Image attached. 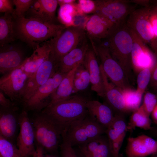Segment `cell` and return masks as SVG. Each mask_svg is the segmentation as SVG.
<instances>
[{"mask_svg":"<svg viewBox=\"0 0 157 157\" xmlns=\"http://www.w3.org/2000/svg\"><path fill=\"white\" fill-rule=\"evenodd\" d=\"M17 38L34 50L40 44L58 35L67 27L63 24L46 23L31 17L15 18Z\"/></svg>","mask_w":157,"mask_h":157,"instance_id":"obj_1","label":"cell"},{"mask_svg":"<svg viewBox=\"0 0 157 157\" xmlns=\"http://www.w3.org/2000/svg\"><path fill=\"white\" fill-rule=\"evenodd\" d=\"M88 98L80 94L48 105L41 111L48 116L62 130L63 133L73 122L86 115Z\"/></svg>","mask_w":157,"mask_h":157,"instance_id":"obj_2","label":"cell"},{"mask_svg":"<svg viewBox=\"0 0 157 157\" xmlns=\"http://www.w3.org/2000/svg\"><path fill=\"white\" fill-rule=\"evenodd\" d=\"M113 58L120 65L129 81L132 79V37L125 24L108 38L106 44Z\"/></svg>","mask_w":157,"mask_h":157,"instance_id":"obj_3","label":"cell"},{"mask_svg":"<svg viewBox=\"0 0 157 157\" xmlns=\"http://www.w3.org/2000/svg\"><path fill=\"white\" fill-rule=\"evenodd\" d=\"M32 124L36 145L50 153L57 152L63 133L61 129L42 112L35 115Z\"/></svg>","mask_w":157,"mask_h":157,"instance_id":"obj_4","label":"cell"},{"mask_svg":"<svg viewBox=\"0 0 157 157\" xmlns=\"http://www.w3.org/2000/svg\"><path fill=\"white\" fill-rule=\"evenodd\" d=\"M85 35L83 28L73 26L67 27L58 35L48 41L50 55L56 64L64 56L85 41Z\"/></svg>","mask_w":157,"mask_h":157,"instance_id":"obj_5","label":"cell"},{"mask_svg":"<svg viewBox=\"0 0 157 157\" xmlns=\"http://www.w3.org/2000/svg\"><path fill=\"white\" fill-rule=\"evenodd\" d=\"M106 129L88 114L72 122L63 134L73 147L105 133Z\"/></svg>","mask_w":157,"mask_h":157,"instance_id":"obj_6","label":"cell"},{"mask_svg":"<svg viewBox=\"0 0 157 157\" xmlns=\"http://www.w3.org/2000/svg\"><path fill=\"white\" fill-rule=\"evenodd\" d=\"M149 6L135 8L128 16L125 24L146 45L149 46L157 58V44L149 17Z\"/></svg>","mask_w":157,"mask_h":157,"instance_id":"obj_7","label":"cell"},{"mask_svg":"<svg viewBox=\"0 0 157 157\" xmlns=\"http://www.w3.org/2000/svg\"><path fill=\"white\" fill-rule=\"evenodd\" d=\"M92 45V48L100 61V65L112 83L120 89L132 88L124 70L113 58L107 45Z\"/></svg>","mask_w":157,"mask_h":157,"instance_id":"obj_8","label":"cell"},{"mask_svg":"<svg viewBox=\"0 0 157 157\" xmlns=\"http://www.w3.org/2000/svg\"><path fill=\"white\" fill-rule=\"evenodd\" d=\"M94 14L99 15L114 24L118 28L125 24V20L135 8L126 0H94Z\"/></svg>","mask_w":157,"mask_h":157,"instance_id":"obj_9","label":"cell"},{"mask_svg":"<svg viewBox=\"0 0 157 157\" xmlns=\"http://www.w3.org/2000/svg\"><path fill=\"white\" fill-rule=\"evenodd\" d=\"M29 78L21 66L3 75L0 78V91L12 101L22 102Z\"/></svg>","mask_w":157,"mask_h":157,"instance_id":"obj_10","label":"cell"},{"mask_svg":"<svg viewBox=\"0 0 157 157\" xmlns=\"http://www.w3.org/2000/svg\"><path fill=\"white\" fill-rule=\"evenodd\" d=\"M67 74L56 72L45 83L39 87L23 103L24 107L28 110L38 111L44 109L50 103L51 95Z\"/></svg>","mask_w":157,"mask_h":157,"instance_id":"obj_11","label":"cell"},{"mask_svg":"<svg viewBox=\"0 0 157 157\" xmlns=\"http://www.w3.org/2000/svg\"><path fill=\"white\" fill-rule=\"evenodd\" d=\"M133 40L131 54L133 70L138 73L146 68H153L157 61L154 53L134 31L130 29Z\"/></svg>","mask_w":157,"mask_h":157,"instance_id":"obj_12","label":"cell"},{"mask_svg":"<svg viewBox=\"0 0 157 157\" xmlns=\"http://www.w3.org/2000/svg\"><path fill=\"white\" fill-rule=\"evenodd\" d=\"M56 64L50 54L34 74L28 78L22 101L23 103L52 76L56 72Z\"/></svg>","mask_w":157,"mask_h":157,"instance_id":"obj_13","label":"cell"},{"mask_svg":"<svg viewBox=\"0 0 157 157\" xmlns=\"http://www.w3.org/2000/svg\"><path fill=\"white\" fill-rule=\"evenodd\" d=\"M20 131L16 139L17 146L26 157H31L35 149L34 128L26 110L22 111L19 115Z\"/></svg>","mask_w":157,"mask_h":157,"instance_id":"obj_14","label":"cell"},{"mask_svg":"<svg viewBox=\"0 0 157 157\" xmlns=\"http://www.w3.org/2000/svg\"><path fill=\"white\" fill-rule=\"evenodd\" d=\"M76 146V151H75L79 157H113L106 134L101 135Z\"/></svg>","mask_w":157,"mask_h":157,"instance_id":"obj_15","label":"cell"},{"mask_svg":"<svg viewBox=\"0 0 157 157\" xmlns=\"http://www.w3.org/2000/svg\"><path fill=\"white\" fill-rule=\"evenodd\" d=\"M117 29L111 21L97 14L89 17L84 28L91 42L108 38Z\"/></svg>","mask_w":157,"mask_h":157,"instance_id":"obj_16","label":"cell"},{"mask_svg":"<svg viewBox=\"0 0 157 157\" xmlns=\"http://www.w3.org/2000/svg\"><path fill=\"white\" fill-rule=\"evenodd\" d=\"M127 157H146L157 154V140L145 135L128 138L125 149Z\"/></svg>","mask_w":157,"mask_h":157,"instance_id":"obj_17","label":"cell"},{"mask_svg":"<svg viewBox=\"0 0 157 157\" xmlns=\"http://www.w3.org/2000/svg\"><path fill=\"white\" fill-rule=\"evenodd\" d=\"M100 67L104 89L103 98L105 99L107 104L112 109L115 114L124 115L129 113L121 91L113 83L109 82L101 65Z\"/></svg>","mask_w":157,"mask_h":157,"instance_id":"obj_18","label":"cell"},{"mask_svg":"<svg viewBox=\"0 0 157 157\" xmlns=\"http://www.w3.org/2000/svg\"><path fill=\"white\" fill-rule=\"evenodd\" d=\"M26 58L20 48L8 44L1 47L0 73L3 75L21 67Z\"/></svg>","mask_w":157,"mask_h":157,"instance_id":"obj_19","label":"cell"},{"mask_svg":"<svg viewBox=\"0 0 157 157\" xmlns=\"http://www.w3.org/2000/svg\"><path fill=\"white\" fill-rule=\"evenodd\" d=\"M18 107L15 108H0V135L13 142L19 125Z\"/></svg>","mask_w":157,"mask_h":157,"instance_id":"obj_20","label":"cell"},{"mask_svg":"<svg viewBox=\"0 0 157 157\" xmlns=\"http://www.w3.org/2000/svg\"><path fill=\"white\" fill-rule=\"evenodd\" d=\"M83 64L90 76L91 90L99 96L103 97L104 89L101 72L97 59L96 54L93 48L88 49Z\"/></svg>","mask_w":157,"mask_h":157,"instance_id":"obj_21","label":"cell"},{"mask_svg":"<svg viewBox=\"0 0 157 157\" xmlns=\"http://www.w3.org/2000/svg\"><path fill=\"white\" fill-rule=\"evenodd\" d=\"M58 4L56 0H35L27 12L29 15L28 17L36 19L46 23H54Z\"/></svg>","mask_w":157,"mask_h":157,"instance_id":"obj_22","label":"cell"},{"mask_svg":"<svg viewBox=\"0 0 157 157\" xmlns=\"http://www.w3.org/2000/svg\"><path fill=\"white\" fill-rule=\"evenodd\" d=\"M88 45L85 41L63 57L56 65V71L67 74L83 63Z\"/></svg>","mask_w":157,"mask_h":157,"instance_id":"obj_23","label":"cell"},{"mask_svg":"<svg viewBox=\"0 0 157 157\" xmlns=\"http://www.w3.org/2000/svg\"><path fill=\"white\" fill-rule=\"evenodd\" d=\"M88 114L95 122L107 129L113 119L114 112L108 105L89 99L86 104Z\"/></svg>","mask_w":157,"mask_h":157,"instance_id":"obj_24","label":"cell"},{"mask_svg":"<svg viewBox=\"0 0 157 157\" xmlns=\"http://www.w3.org/2000/svg\"><path fill=\"white\" fill-rule=\"evenodd\" d=\"M30 57L26 58L21 66L29 77L32 76L50 54L51 49L48 41L34 50Z\"/></svg>","mask_w":157,"mask_h":157,"instance_id":"obj_25","label":"cell"},{"mask_svg":"<svg viewBox=\"0 0 157 157\" xmlns=\"http://www.w3.org/2000/svg\"><path fill=\"white\" fill-rule=\"evenodd\" d=\"M79 66L74 68L66 74L56 90L51 95L48 105L64 100L71 96L75 74Z\"/></svg>","mask_w":157,"mask_h":157,"instance_id":"obj_26","label":"cell"},{"mask_svg":"<svg viewBox=\"0 0 157 157\" xmlns=\"http://www.w3.org/2000/svg\"><path fill=\"white\" fill-rule=\"evenodd\" d=\"M16 38L15 18L12 15L4 14L0 17L1 47L13 42Z\"/></svg>","mask_w":157,"mask_h":157,"instance_id":"obj_27","label":"cell"},{"mask_svg":"<svg viewBox=\"0 0 157 157\" xmlns=\"http://www.w3.org/2000/svg\"><path fill=\"white\" fill-rule=\"evenodd\" d=\"M151 121L149 116L145 112L141 105L133 111L127 125V130H132L136 127L144 130H151Z\"/></svg>","mask_w":157,"mask_h":157,"instance_id":"obj_28","label":"cell"},{"mask_svg":"<svg viewBox=\"0 0 157 157\" xmlns=\"http://www.w3.org/2000/svg\"><path fill=\"white\" fill-rule=\"evenodd\" d=\"M119 89L122 94L125 106L129 112H133L139 108L143 94L132 88Z\"/></svg>","mask_w":157,"mask_h":157,"instance_id":"obj_29","label":"cell"},{"mask_svg":"<svg viewBox=\"0 0 157 157\" xmlns=\"http://www.w3.org/2000/svg\"><path fill=\"white\" fill-rule=\"evenodd\" d=\"M81 65L78 67L75 74L72 94L85 89L90 83L88 70L85 67H83Z\"/></svg>","mask_w":157,"mask_h":157,"instance_id":"obj_30","label":"cell"},{"mask_svg":"<svg viewBox=\"0 0 157 157\" xmlns=\"http://www.w3.org/2000/svg\"><path fill=\"white\" fill-rule=\"evenodd\" d=\"M76 4H65L60 6L58 19L67 27L74 26V18L78 12Z\"/></svg>","mask_w":157,"mask_h":157,"instance_id":"obj_31","label":"cell"},{"mask_svg":"<svg viewBox=\"0 0 157 157\" xmlns=\"http://www.w3.org/2000/svg\"><path fill=\"white\" fill-rule=\"evenodd\" d=\"M0 157H26L13 143L0 135Z\"/></svg>","mask_w":157,"mask_h":157,"instance_id":"obj_32","label":"cell"},{"mask_svg":"<svg viewBox=\"0 0 157 157\" xmlns=\"http://www.w3.org/2000/svg\"><path fill=\"white\" fill-rule=\"evenodd\" d=\"M152 68H146L140 71L137 78L136 90L143 94L148 85L150 83Z\"/></svg>","mask_w":157,"mask_h":157,"instance_id":"obj_33","label":"cell"},{"mask_svg":"<svg viewBox=\"0 0 157 157\" xmlns=\"http://www.w3.org/2000/svg\"><path fill=\"white\" fill-rule=\"evenodd\" d=\"M33 0H13V3L15 6V18L24 17L25 13L29 10L33 3Z\"/></svg>","mask_w":157,"mask_h":157,"instance_id":"obj_34","label":"cell"},{"mask_svg":"<svg viewBox=\"0 0 157 157\" xmlns=\"http://www.w3.org/2000/svg\"><path fill=\"white\" fill-rule=\"evenodd\" d=\"M157 104V95L149 92L144 94L142 106L144 110L150 116Z\"/></svg>","mask_w":157,"mask_h":157,"instance_id":"obj_35","label":"cell"},{"mask_svg":"<svg viewBox=\"0 0 157 157\" xmlns=\"http://www.w3.org/2000/svg\"><path fill=\"white\" fill-rule=\"evenodd\" d=\"M76 6L78 12L85 15L94 13L96 5L94 0H79Z\"/></svg>","mask_w":157,"mask_h":157,"instance_id":"obj_36","label":"cell"},{"mask_svg":"<svg viewBox=\"0 0 157 157\" xmlns=\"http://www.w3.org/2000/svg\"><path fill=\"white\" fill-rule=\"evenodd\" d=\"M62 140L60 146L61 157H79L73 147L63 135Z\"/></svg>","mask_w":157,"mask_h":157,"instance_id":"obj_37","label":"cell"},{"mask_svg":"<svg viewBox=\"0 0 157 157\" xmlns=\"http://www.w3.org/2000/svg\"><path fill=\"white\" fill-rule=\"evenodd\" d=\"M148 15L157 44V6L153 5L149 7Z\"/></svg>","mask_w":157,"mask_h":157,"instance_id":"obj_38","label":"cell"},{"mask_svg":"<svg viewBox=\"0 0 157 157\" xmlns=\"http://www.w3.org/2000/svg\"><path fill=\"white\" fill-rule=\"evenodd\" d=\"M14 5L12 0H0V12L12 15L15 18V9L13 7Z\"/></svg>","mask_w":157,"mask_h":157,"instance_id":"obj_39","label":"cell"},{"mask_svg":"<svg viewBox=\"0 0 157 157\" xmlns=\"http://www.w3.org/2000/svg\"><path fill=\"white\" fill-rule=\"evenodd\" d=\"M0 106L6 108H15L18 107L15 102L6 98L4 94L0 91Z\"/></svg>","mask_w":157,"mask_h":157,"instance_id":"obj_40","label":"cell"},{"mask_svg":"<svg viewBox=\"0 0 157 157\" xmlns=\"http://www.w3.org/2000/svg\"><path fill=\"white\" fill-rule=\"evenodd\" d=\"M157 82V61L153 67L151 72V77L150 83L151 87Z\"/></svg>","mask_w":157,"mask_h":157,"instance_id":"obj_41","label":"cell"},{"mask_svg":"<svg viewBox=\"0 0 157 157\" xmlns=\"http://www.w3.org/2000/svg\"><path fill=\"white\" fill-rule=\"evenodd\" d=\"M45 150L41 146L36 145L35 151L31 157H47L44 154Z\"/></svg>","mask_w":157,"mask_h":157,"instance_id":"obj_42","label":"cell"},{"mask_svg":"<svg viewBox=\"0 0 157 157\" xmlns=\"http://www.w3.org/2000/svg\"><path fill=\"white\" fill-rule=\"evenodd\" d=\"M130 3H133L135 5H139L143 7H148L151 5V1L147 0H128Z\"/></svg>","mask_w":157,"mask_h":157,"instance_id":"obj_43","label":"cell"},{"mask_svg":"<svg viewBox=\"0 0 157 157\" xmlns=\"http://www.w3.org/2000/svg\"><path fill=\"white\" fill-rule=\"evenodd\" d=\"M58 4L60 6L64 4H74L76 1L74 0H58Z\"/></svg>","mask_w":157,"mask_h":157,"instance_id":"obj_44","label":"cell"},{"mask_svg":"<svg viewBox=\"0 0 157 157\" xmlns=\"http://www.w3.org/2000/svg\"><path fill=\"white\" fill-rule=\"evenodd\" d=\"M151 114L153 119L157 123V104Z\"/></svg>","mask_w":157,"mask_h":157,"instance_id":"obj_45","label":"cell"},{"mask_svg":"<svg viewBox=\"0 0 157 157\" xmlns=\"http://www.w3.org/2000/svg\"><path fill=\"white\" fill-rule=\"evenodd\" d=\"M150 130L152 131L154 134L157 135V128L155 129L151 128Z\"/></svg>","mask_w":157,"mask_h":157,"instance_id":"obj_46","label":"cell"},{"mask_svg":"<svg viewBox=\"0 0 157 157\" xmlns=\"http://www.w3.org/2000/svg\"><path fill=\"white\" fill-rule=\"evenodd\" d=\"M153 89L157 90V82L152 87Z\"/></svg>","mask_w":157,"mask_h":157,"instance_id":"obj_47","label":"cell"},{"mask_svg":"<svg viewBox=\"0 0 157 157\" xmlns=\"http://www.w3.org/2000/svg\"><path fill=\"white\" fill-rule=\"evenodd\" d=\"M151 3L154 4V5L157 6V0L151 1Z\"/></svg>","mask_w":157,"mask_h":157,"instance_id":"obj_48","label":"cell"},{"mask_svg":"<svg viewBox=\"0 0 157 157\" xmlns=\"http://www.w3.org/2000/svg\"><path fill=\"white\" fill-rule=\"evenodd\" d=\"M46 156H47V157H53L52 156H51L50 155H46Z\"/></svg>","mask_w":157,"mask_h":157,"instance_id":"obj_49","label":"cell"},{"mask_svg":"<svg viewBox=\"0 0 157 157\" xmlns=\"http://www.w3.org/2000/svg\"></svg>","mask_w":157,"mask_h":157,"instance_id":"obj_50","label":"cell"}]
</instances>
